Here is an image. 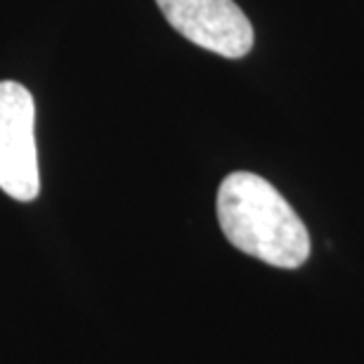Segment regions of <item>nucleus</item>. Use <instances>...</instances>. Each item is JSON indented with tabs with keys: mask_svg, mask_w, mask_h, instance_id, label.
<instances>
[{
	"mask_svg": "<svg viewBox=\"0 0 364 364\" xmlns=\"http://www.w3.org/2000/svg\"><path fill=\"white\" fill-rule=\"evenodd\" d=\"M215 208L223 235L235 249L284 270H296L310 258L308 228L256 173H230L218 189Z\"/></svg>",
	"mask_w": 364,
	"mask_h": 364,
	"instance_id": "f257e3e1",
	"label": "nucleus"
},
{
	"mask_svg": "<svg viewBox=\"0 0 364 364\" xmlns=\"http://www.w3.org/2000/svg\"><path fill=\"white\" fill-rule=\"evenodd\" d=\"M180 36L210 53L239 60L253 48V26L235 0H156Z\"/></svg>",
	"mask_w": 364,
	"mask_h": 364,
	"instance_id": "7ed1b4c3",
	"label": "nucleus"
},
{
	"mask_svg": "<svg viewBox=\"0 0 364 364\" xmlns=\"http://www.w3.org/2000/svg\"><path fill=\"white\" fill-rule=\"evenodd\" d=\"M0 189L17 201L41 192L33 95L17 81H0Z\"/></svg>",
	"mask_w": 364,
	"mask_h": 364,
	"instance_id": "f03ea898",
	"label": "nucleus"
}]
</instances>
